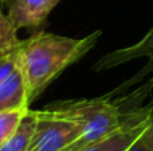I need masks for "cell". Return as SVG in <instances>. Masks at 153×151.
Instances as JSON below:
<instances>
[{
    "label": "cell",
    "mask_w": 153,
    "mask_h": 151,
    "mask_svg": "<svg viewBox=\"0 0 153 151\" xmlns=\"http://www.w3.org/2000/svg\"><path fill=\"white\" fill-rule=\"evenodd\" d=\"M38 125L28 151H63L81 138V123L54 117L38 110Z\"/></svg>",
    "instance_id": "3"
},
{
    "label": "cell",
    "mask_w": 153,
    "mask_h": 151,
    "mask_svg": "<svg viewBox=\"0 0 153 151\" xmlns=\"http://www.w3.org/2000/svg\"><path fill=\"white\" fill-rule=\"evenodd\" d=\"M143 56L148 58V62H146L145 66H144L134 76H132L129 80L124 82L120 87H117L113 92L109 94L108 96L113 98V96L118 95L122 91L128 90L129 87H133L134 84L143 82L146 76H149L153 72V28L144 36V39H141L138 43H136V44H133V45H129V47L120 48V50H116L110 54H106V55H103L98 62H95V64L93 66V70H94V71H103V70H109V68L120 66V64L128 63V62L133 60V59L143 58Z\"/></svg>",
    "instance_id": "4"
},
{
    "label": "cell",
    "mask_w": 153,
    "mask_h": 151,
    "mask_svg": "<svg viewBox=\"0 0 153 151\" xmlns=\"http://www.w3.org/2000/svg\"><path fill=\"white\" fill-rule=\"evenodd\" d=\"M62 0H7L8 16L18 28L35 29L46 23L50 12Z\"/></svg>",
    "instance_id": "6"
},
{
    "label": "cell",
    "mask_w": 153,
    "mask_h": 151,
    "mask_svg": "<svg viewBox=\"0 0 153 151\" xmlns=\"http://www.w3.org/2000/svg\"><path fill=\"white\" fill-rule=\"evenodd\" d=\"M102 31H95L81 39L61 36L51 32L39 31L22 40L20 67L28 88L30 103L56 79L62 72L95 47Z\"/></svg>",
    "instance_id": "1"
},
{
    "label": "cell",
    "mask_w": 153,
    "mask_h": 151,
    "mask_svg": "<svg viewBox=\"0 0 153 151\" xmlns=\"http://www.w3.org/2000/svg\"><path fill=\"white\" fill-rule=\"evenodd\" d=\"M43 111L54 117L81 123L83 133L75 142L78 151L118 130L126 120L128 111L118 100L110 96L81 100H58L50 103Z\"/></svg>",
    "instance_id": "2"
},
{
    "label": "cell",
    "mask_w": 153,
    "mask_h": 151,
    "mask_svg": "<svg viewBox=\"0 0 153 151\" xmlns=\"http://www.w3.org/2000/svg\"><path fill=\"white\" fill-rule=\"evenodd\" d=\"M5 1H7V0H0V3H1V4H5Z\"/></svg>",
    "instance_id": "15"
},
{
    "label": "cell",
    "mask_w": 153,
    "mask_h": 151,
    "mask_svg": "<svg viewBox=\"0 0 153 151\" xmlns=\"http://www.w3.org/2000/svg\"><path fill=\"white\" fill-rule=\"evenodd\" d=\"M0 4H1V3H0Z\"/></svg>",
    "instance_id": "16"
},
{
    "label": "cell",
    "mask_w": 153,
    "mask_h": 151,
    "mask_svg": "<svg viewBox=\"0 0 153 151\" xmlns=\"http://www.w3.org/2000/svg\"><path fill=\"white\" fill-rule=\"evenodd\" d=\"M30 111V107L0 111V147L15 134L23 118Z\"/></svg>",
    "instance_id": "10"
},
{
    "label": "cell",
    "mask_w": 153,
    "mask_h": 151,
    "mask_svg": "<svg viewBox=\"0 0 153 151\" xmlns=\"http://www.w3.org/2000/svg\"><path fill=\"white\" fill-rule=\"evenodd\" d=\"M38 119V110L30 108L15 134L0 147V151H28L30 143L36 130Z\"/></svg>",
    "instance_id": "8"
},
{
    "label": "cell",
    "mask_w": 153,
    "mask_h": 151,
    "mask_svg": "<svg viewBox=\"0 0 153 151\" xmlns=\"http://www.w3.org/2000/svg\"><path fill=\"white\" fill-rule=\"evenodd\" d=\"M146 130H148V128H146ZM126 151H152L151 144H149L148 138H146V131L141 136H138V138L128 147Z\"/></svg>",
    "instance_id": "12"
},
{
    "label": "cell",
    "mask_w": 153,
    "mask_h": 151,
    "mask_svg": "<svg viewBox=\"0 0 153 151\" xmlns=\"http://www.w3.org/2000/svg\"><path fill=\"white\" fill-rule=\"evenodd\" d=\"M18 29L8 13L1 11L0 4V58L11 54L20 45L22 40L18 39Z\"/></svg>",
    "instance_id": "9"
},
{
    "label": "cell",
    "mask_w": 153,
    "mask_h": 151,
    "mask_svg": "<svg viewBox=\"0 0 153 151\" xmlns=\"http://www.w3.org/2000/svg\"><path fill=\"white\" fill-rule=\"evenodd\" d=\"M20 107H31L28 99V88L23 70L19 66L0 84V111Z\"/></svg>",
    "instance_id": "7"
},
{
    "label": "cell",
    "mask_w": 153,
    "mask_h": 151,
    "mask_svg": "<svg viewBox=\"0 0 153 151\" xmlns=\"http://www.w3.org/2000/svg\"><path fill=\"white\" fill-rule=\"evenodd\" d=\"M22 43V42H20ZM20 47V45H19ZM19 47L15 51H12L8 55H4L0 58V84L20 66V54Z\"/></svg>",
    "instance_id": "11"
},
{
    "label": "cell",
    "mask_w": 153,
    "mask_h": 151,
    "mask_svg": "<svg viewBox=\"0 0 153 151\" xmlns=\"http://www.w3.org/2000/svg\"><path fill=\"white\" fill-rule=\"evenodd\" d=\"M151 123V107L130 110L128 111L125 123L118 130L79 151H126L138 136L145 133Z\"/></svg>",
    "instance_id": "5"
},
{
    "label": "cell",
    "mask_w": 153,
    "mask_h": 151,
    "mask_svg": "<svg viewBox=\"0 0 153 151\" xmlns=\"http://www.w3.org/2000/svg\"><path fill=\"white\" fill-rule=\"evenodd\" d=\"M63 151H78V150H76V147L74 146V143H73L71 146H69V147H67V149H65Z\"/></svg>",
    "instance_id": "14"
},
{
    "label": "cell",
    "mask_w": 153,
    "mask_h": 151,
    "mask_svg": "<svg viewBox=\"0 0 153 151\" xmlns=\"http://www.w3.org/2000/svg\"><path fill=\"white\" fill-rule=\"evenodd\" d=\"M146 138H148V142H149V144H151V149L153 151V120H152L151 126L148 127V130H146Z\"/></svg>",
    "instance_id": "13"
}]
</instances>
